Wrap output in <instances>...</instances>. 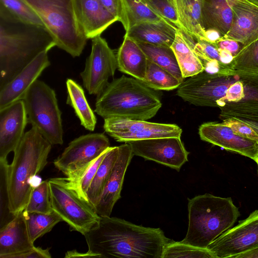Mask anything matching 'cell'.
<instances>
[{
    "label": "cell",
    "mask_w": 258,
    "mask_h": 258,
    "mask_svg": "<svg viewBox=\"0 0 258 258\" xmlns=\"http://www.w3.org/2000/svg\"><path fill=\"white\" fill-rule=\"evenodd\" d=\"M88 251H68L66 257L162 258L171 240L160 228L137 225L116 217H101L86 232Z\"/></svg>",
    "instance_id": "cell-1"
},
{
    "label": "cell",
    "mask_w": 258,
    "mask_h": 258,
    "mask_svg": "<svg viewBox=\"0 0 258 258\" xmlns=\"http://www.w3.org/2000/svg\"><path fill=\"white\" fill-rule=\"evenodd\" d=\"M55 46L44 26L23 22L0 5V89L40 53Z\"/></svg>",
    "instance_id": "cell-2"
},
{
    "label": "cell",
    "mask_w": 258,
    "mask_h": 258,
    "mask_svg": "<svg viewBox=\"0 0 258 258\" xmlns=\"http://www.w3.org/2000/svg\"><path fill=\"white\" fill-rule=\"evenodd\" d=\"M97 96L95 112L104 119L147 120L162 106L152 89L135 78L124 75L109 83Z\"/></svg>",
    "instance_id": "cell-3"
},
{
    "label": "cell",
    "mask_w": 258,
    "mask_h": 258,
    "mask_svg": "<svg viewBox=\"0 0 258 258\" xmlns=\"http://www.w3.org/2000/svg\"><path fill=\"white\" fill-rule=\"evenodd\" d=\"M51 146L32 127L14 152L8 169V193L10 211L14 216L25 209L34 187L31 181L47 164Z\"/></svg>",
    "instance_id": "cell-4"
},
{
    "label": "cell",
    "mask_w": 258,
    "mask_h": 258,
    "mask_svg": "<svg viewBox=\"0 0 258 258\" xmlns=\"http://www.w3.org/2000/svg\"><path fill=\"white\" fill-rule=\"evenodd\" d=\"M188 226L182 242L207 248L232 227L240 212L231 198L205 194L188 199Z\"/></svg>",
    "instance_id": "cell-5"
},
{
    "label": "cell",
    "mask_w": 258,
    "mask_h": 258,
    "mask_svg": "<svg viewBox=\"0 0 258 258\" xmlns=\"http://www.w3.org/2000/svg\"><path fill=\"white\" fill-rule=\"evenodd\" d=\"M36 13L53 37L56 46L79 56L88 40L78 22L74 0H23Z\"/></svg>",
    "instance_id": "cell-6"
},
{
    "label": "cell",
    "mask_w": 258,
    "mask_h": 258,
    "mask_svg": "<svg viewBox=\"0 0 258 258\" xmlns=\"http://www.w3.org/2000/svg\"><path fill=\"white\" fill-rule=\"evenodd\" d=\"M28 121L52 145L63 143L61 111L54 90L37 80L22 99Z\"/></svg>",
    "instance_id": "cell-7"
},
{
    "label": "cell",
    "mask_w": 258,
    "mask_h": 258,
    "mask_svg": "<svg viewBox=\"0 0 258 258\" xmlns=\"http://www.w3.org/2000/svg\"><path fill=\"white\" fill-rule=\"evenodd\" d=\"M48 180L52 208L71 230L84 235L99 222L101 217L94 207L78 193L66 177Z\"/></svg>",
    "instance_id": "cell-8"
},
{
    "label": "cell",
    "mask_w": 258,
    "mask_h": 258,
    "mask_svg": "<svg viewBox=\"0 0 258 258\" xmlns=\"http://www.w3.org/2000/svg\"><path fill=\"white\" fill-rule=\"evenodd\" d=\"M109 147V141L103 133L82 135L71 141L53 164L68 180L74 181Z\"/></svg>",
    "instance_id": "cell-9"
},
{
    "label": "cell",
    "mask_w": 258,
    "mask_h": 258,
    "mask_svg": "<svg viewBox=\"0 0 258 258\" xmlns=\"http://www.w3.org/2000/svg\"><path fill=\"white\" fill-rule=\"evenodd\" d=\"M237 76L234 73H210L204 71L183 80L176 94L196 106L218 107V102L225 96Z\"/></svg>",
    "instance_id": "cell-10"
},
{
    "label": "cell",
    "mask_w": 258,
    "mask_h": 258,
    "mask_svg": "<svg viewBox=\"0 0 258 258\" xmlns=\"http://www.w3.org/2000/svg\"><path fill=\"white\" fill-rule=\"evenodd\" d=\"M116 55L101 35L92 39L91 51L80 74L83 85L91 95H98L109 84L116 69Z\"/></svg>",
    "instance_id": "cell-11"
},
{
    "label": "cell",
    "mask_w": 258,
    "mask_h": 258,
    "mask_svg": "<svg viewBox=\"0 0 258 258\" xmlns=\"http://www.w3.org/2000/svg\"><path fill=\"white\" fill-rule=\"evenodd\" d=\"M104 131L115 141H132L166 137H180L182 129L177 125L121 118L104 119Z\"/></svg>",
    "instance_id": "cell-12"
},
{
    "label": "cell",
    "mask_w": 258,
    "mask_h": 258,
    "mask_svg": "<svg viewBox=\"0 0 258 258\" xmlns=\"http://www.w3.org/2000/svg\"><path fill=\"white\" fill-rule=\"evenodd\" d=\"M258 246V210L239 221L214 240L207 248L216 258H233L243 251Z\"/></svg>",
    "instance_id": "cell-13"
},
{
    "label": "cell",
    "mask_w": 258,
    "mask_h": 258,
    "mask_svg": "<svg viewBox=\"0 0 258 258\" xmlns=\"http://www.w3.org/2000/svg\"><path fill=\"white\" fill-rule=\"evenodd\" d=\"M134 155L140 156L179 171L188 161L189 152L180 137H166L132 141L126 142Z\"/></svg>",
    "instance_id": "cell-14"
},
{
    "label": "cell",
    "mask_w": 258,
    "mask_h": 258,
    "mask_svg": "<svg viewBox=\"0 0 258 258\" xmlns=\"http://www.w3.org/2000/svg\"><path fill=\"white\" fill-rule=\"evenodd\" d=\"M202 140L249 158L255 162L258 157V143L241 137L222 122H209L199 128Z\"/></svg>",
    "instance_id": "cell-15"
},
{
    "label": "cell",
    "mask_w": 258,
    "mask_h": 258,
    "mask_svg": "<svg viewBox=\"0 0 258 258\" xmlns=\"http://www.w3.org/2000/svg\"><path fill=\"white\" fill-rule=\"evenodd\" d=\"M28 122L22 99L0 109V160H7L8 154L15 151Z\"/></svg>",
    "instance_id": "cell-16"
},
{
    "label": "cell",
    "mask_w": 258,
    "mask_h": 258,
    "mask_svg": "<svg viewBox=\"0 0 258 258\" xmlns=\"http://www.w3.org/2000/svg\"><path fill=\"white\" fill-rule=\"evenodd\" d=\"M118 148L117 158L95 207L100 217H110L115 204L120 198L125 172L134 156L128 143H125Z\"/></svg>",
    "instance_id": "cell-17"
},
{
    "label": "cell",
    "mask_w": 258,
    "mask_h": 258,
    "mask_svg": "<svg viewBox=\"0 0 258 258\" xmlns=\"http://www.w3.org/2000/svg\"><path fill=\"white\" fill-rule=\"evenodd\" d=\"M233 12L231 27L223 38L243 45L258 39V6L247 0H228Z\"/></svg>",
    "instance_id": "cell-18"
},
{
    "label": "cell",
    "mask_w": 258,
    "mask_h": 258,
    "mask_svg": "<svg viewBox=\"0 0 258 258\" xmlns=\"http://www.w3.org/2000/svg\"><path fill=\"white\" fill-rule=\"evenodd\" d=\"M50 65L48 52L43 51L0 89V109L22 99L27 90Z\"/></svg>",
    "instance_id": "cell-19"
},
{
    "label": "cell",
    "mask_w": 258,
    "mask_h": 258,
    "mask_svg": "<svg viewBox=\"0 0 258 258\" xmlns=\"http://www.w3.org/2000/svg\"><path fill=\"white\" fill-rule=\"evenodd\" d=\"M76 18L87 39L101 34L117 21L103 6L100 0H74Z\"/></svg>",
    "instance_id": "cell-20"
},
{
    "label": "cell",
    "mask_w": 258,
    "mask_h": 258,
    "mask_svg": "<svg viewBox=\"0 0 258 258\" xmlns=\"http://www.w3.org/2000/svg\"><path fill=\"white\" fill-rule=\"evenodd\" d=\"M34 247L30 237L24 211L0 229L1 258H13Z\"/></svg>",
    "instance_id": "cell-21"
},
{
    "label": "cell",
    "mask_w": 258,
    "mask_h": 258,
    "mask_svg": "<svg viewBox=\"0 0 258 258\" xmlns=\"http://www.w3.org/2000/svg\"><path fill=\"white\" fill-rule=\"evenodd\" d=\"M182 32L187 43L200 59L205 71L210 73H231V66L234 57L231 53L219 48L214 43L196 39Z\"/></svg>",
    "instance_id": "cell-22"
},
{
    "label": "cell",
    "mask_w": 258,
    "mask_h": 258,
    "mask_svg": "<svg viewBox=\"0 0 258 258\" xmlns=\"http://www.w3.org/2000/svg\"><path fill=\"white\" fill-rule=\"evenodd\" d=\"M166 20L136 25L125 31L126 36L137 42L171 47L178 30Z\"/></svg>",
    "instance_id": "cell-23"
},
{
    "label": "cell",
    "mask_w": 258,
    "mask_h": 258,
    "mask_svg": "<svg viewBox=\"0 0 258 258\" xmlns=\"http://www.w3.org/2000/svg\"><path fill=\"white\" fill-rule=\"evenodd\" d=\"M116 58L119 71L141 81L145 79L148 59L136 41L124 35Z\"/></svg>",
    "instance_id": "cell-24"
},
{
    "label": "cell",
    "mask_w": 258,
    "mask_h": 258,
    "mask_svg": "<svg viewBox=\"0 0 258 258\" xmlns=\"http://www.w3.org/2000/svg\"><path fill=\"white\" fill-rule=\"evenodd\" d=\"M184 33L198 40H206L202 25L203 0H171Z\"/></svg>",
    "instance_id": "cell-25"
},
{
    "label": "cell",
    "mask_w": 258,
    "mask_h": 258,
    "mask_svg": "<svg viewBox=\"0 0 258 258\" xmlns=\"http://www.w3.org/2000/svg\"><path fill=\"white\" fill-rule=\"evenodd\" d=\"M233 12L228 0H203L202 21L204 29L218 31L223 37L229 31Z\"/></svg>",
    "instance_id": "cell-26"
},
{
    "label": "cell",
    "mask_w": 258,
    "mask_h": 258,
    "mask_svg": "<svg viewBox=\"0 0 258 258\" xmlns=\"http://www.w3.org/2000/svg\"><path fill=\"white\" fill-rule=\"evenodd\" d=\"M67 104L74 110L81 125L86 130L93 131L97 123L96 117L91 108L82 87L71 79L66 81Z\"/></svg>",
    "instance_id": "cell-27"
},
{
    "label": "cell",
    "mask_w": 258,
    "mask_h": 258,
    "mask_svg": "<svg viewBox=\"0 0 258 258\" xmlns=\"http://www.w3.org/2000/svg\"><path fill=\"white\" fill-rule=\"evenodd\" d=\"M171 47L175 53L184 79L204 71L200 59L187 43L181 30L178 29Z\"/></svg>",
    "instance_id": "cell-28"
},
{
    "label": "cell",
    "mask_w": 258,
    "mask_h": 258,
    "mask_svg": "<svg viewBox=\"0 0 258 258\" xmlns=\"http://www.w3.org/2000/svg\"><path fill=\"white\" fill-rule=\"evenodd\" d=\"M122 15L120 21L125 31L145 22L165 20L153 11L142 0H121Z\"/></svg>",
    "instance_id": "cell-29"
},
{
    "label": "cell",
    "mask_w": 258,
    "mask_h": 258,
    "mask_svg": "<svg viewBox=\"0 0 258 258\" xmlns=\"http://www.w3.org/2000/svg\"><path fill=\"white\" fill-rule=\"evenodd\" d=\"M118 151V146L110 147L108 148L88 189L87 198L94 208L117 158Z\"/></svg>",
    "instance_id": "cell-30"
},
{
    "label": "cell",
    "mask_w": 258,
    "mask_h": 258,
    "mask_svg": "<svg viewBox=\"0 0 258 258\" xmlns=\"http://www.w3.org/2000/svg\"><path fill=\"white\" fill-rule=\"evenodd\" d=\"M137 43L148 60L166 69L181 82L183 81L176 56L171 47Z\"/></svg>",
    "instance_id": "cell-31"
},
{
    "label": "cell",
    "mask_w": 258,
    "mask_h": 258,
    "mask_svg": "<svg viewBox=\"0 0 258 258\" xmlns=\"http://www.w3.org/2000/svg\"><path fill=\"white\" fill-rule=\"evenodd\" d=\"M148 87L157 90H172L182 83L166 69L148 59L145 79L142 81Z\"/></svg>",
    "instance_id": "cell-32"
},
{
    "label": "cell",
    "mask_w": 258,
    "mask_h": 258,
    "mask_svg": "<svg viewBox=\"0 0 258 258\" xmlns=\"http://www.w3.org/2000/svg\"><path fill=\"white\" fill-rule=\"evenodd\" d=\"M24 212L30 237L33 243L37 239L50 232L58 223L63 221L54 211L47 214L26 212L24 210Z\"/></svg>",
    "instance_id": "cell-33"
},
{
    "label": "cell",
    "mask_w": 258,
    "mask_h": 258,
    "mask_svg": "<svg viewBox=\"0 0 258 258\" xmlns=\"http://www.w3.org/2000/svg\"><path fill=\"white\" fill-rule=\"evenodd\" d=\"M231 70L236 74L258 75V39L244 46L233 57Z\"/></svg>",
    "instance_id": "cell-34"
},
{
    "label": "cell",
    "mask_w": 258,
    "mask_h": 258,
    "mask_svg": "<svg viewBox=\"0 0 258 258\" xmlns=\"http://www.w3.org/2000/svg\"><path fill=\"white\" fill-rule=\"evenodd\" d=\"M216 258L208 248H201L171 240L165 246L162 258Z\"/></svg>",
    "instance_id": "cell-35"
},
{
    "label": "cell",
    "mask_w": 258,
    "mask_h": 258,
    "mask_svg": "<svg viewBox=\"0 0 258 258\" xmlns=\"http://www.w3.org/2000/svg\"><path fill=\"white\" fill-rule=\"evenodd\" d=\"M24 211L26 212L44 214L53 211L51 206L48 180L42 181L33 188Z\"/></svg>",
    "instance_id": "cell-36"
},
{
    "label": "cell",
    "mask_w": 258,
    "mask_h": 258,
    "mask_svg": "<svg viewBox=\"0 0 258 258\" xmlns=\"http://www.w3.org/2000/svg\"><path fill=\"white\" fill-rule=\"evenodd\" d=\"M7 160H0V229L5 226L15 217L10 211L8 193V169Z\"/></svg>",
    "instance_id": "cell-37"
},
{
    "label": "cell",
    "mask_w": 258,
    "mask_h": 258,
    "mask_svg": "<svg viewBox=\"0 0 258 258\" xmlns=\"http://www.w3.org/2000/svg\"><path fill=\"white\" fill-rule=\"evenodd\" d=\"M0 5L23 22L44 26L39 16L23 0H0Z\"/></svg>",
    "instance_id": "cell-38"
},
{
    "label": "cell",
    "mask_w": 258,
    "mask_h": 258,
    "mask_svg": "<svg viewBox=\"0 0 258 258\" xmlns=\"http://www.w3.org/2000/svg\"><path fill=\"white\" fill-rule=\"evenodd\" d=\"M108 149L97 158L78 179L74 181H70L67 178L70 184L82 197L87 200L88 199L86 194L88 189Z\"/></svg>",
    "instance_id": "cell-39"
},
{
    "label": "cell",
    "mask_w": 258,
    "mask_h": 258,
    "mask_svg": "<svg viewBox=\"0 0 258 258\" xmlns=\"http://www.w3.org/2000/svg\"><path fill=\"white\" fill-rule=\"evenodd\" d=\"M153 11L179 29L182 27L171 0H142Z\"/></svg>",
    "instance_id": "cell-40"
},
{
    "label": "cell",
    "mask_w": 258,
    "mask_h": 258,
    "mask_svg": "<svg viewBox=\"0 0 258 258\" xmlns=\"http://www.w3.org/2000/svg\"><path fill=\"white\" fill-rule=\"evenodd\" d=\"M220 117L224 120L235 118L258 123V105L221 107Z\"/></svg>",
    "instance_id": "cell-41"
},
{
    "label": "cell",
    "mask_w": 258,
    "mask_h": 258,
    "mask_svg": "<svg viewBox=\"0 0 258 258\" xmlns=\"http://www.w3.org/2000/svg\"><path fill=\"white\" fill-rule=\"evenodd\" d=\"M223 124L230 127L237 135L258 143V132L243 121L235 118L223 120Z\"/></svg>",
    "instance_id": "cell-42"
},
{
    "label": "cell",
    "mask_w": 258,
    "mask_h": 258,
    "mask_svg": "<svg viewBox=\"0 0 258 258\" xmlns=\"http://www.w3.org/2000/svg\"><path fill=\"white\" fill-rule=\"evenodd\" d=\"M235 81L228 88L226 95L218 102L219 108L227 102H236L244 97V87L239 74H237Z\"/></svg>",
    "instance_id": "cell-43"
},
{
    "label": "cell",
    "mask_w": 258,
    "mask_h": 258,
    "mask_svg": "<svg viewBox=\"0 0 258 258\" xmlns=\"http://www.w3.org/2000/svg\"><path fill=\"white\" fill-rule=\"evenodd\" d=\"M214 43L219 48L231 53L234 57L244 46L236 40L223 37Z\"/></svg>",
    "instance_id": "cell-44"
},
{
    "label": "cell",
    "mask_w": 258,
    "mask_h": 258,
    "mask_svg": "<svg viewBox=\"0 0 258 258\" xmlns=\"http://www.w3.org/2000/svg\"><path fill=\"white\" fill-rule=\"evenodd\" d=\"M106 9L117 19L120 21L122 15L121 0H100Z\"/></svg>",
    "instance_id": "cell-45"
},
{
    "label": "cell",
    "mask_w": 258,
    "mask_h": 258,
    "mask_svg": "<svg viewBox=\"0 0 258 258\" xmlns=\"http://www.w3.org/2000/svg\"><path fill=\"white\" fill-rule=\"evenodd\" d=\"M49 248L43 249L35 246L31 250L15 255L13 258H50Z\"/></svg>",
    "instance_id": "cell-46"
},
{
    "label": "cell",
    "mask_w": 258,
    "mask_h": 258,
    "mask_svg": "<svg viewBox=\"0 0 258 258\" xmlns=\"http://www.w3.org/2000/svg\"><path fill=\"white\" fill-rule=\"evenodd\" d=\"M222 37L221 34L215 30L209 29L205 30V38L207 41L215 43Z\"/></svg>",
    "instance_id": "cell-47"
},
{
    "label": "cell",
    "mask_w": 258,
    "mask_h": 258,
    "mask_svg": "<svg viewBox=\"0 0 258 258\" xmlns=\"http://www.w3.org/2000/svg\"><path fill=\"white\" fill-rule=\"evenodd\" d=\"M233 258H258V246L240 253Z\"/></svg>",
    "instance_id": "cell-48"
},
{
    "label": "cell",
    "mask_w": 258,
    "mask_h": 258,
    "mask_svg": "<svg viewBox=\"0 0 258 258\" xmlns=\"http://www.w3.org/2000/svg\"><path fill=\"white\" fill-rule=\"evenodd\" d=\"M244 122L247 123V124L249 125L250 126H251L255 131H256L257 132H258V123L249 121H246V120H243Z\"/></svg>",
    "instance_id": "cell-49"
},
{
    "label": "cell",
    "mask_w": 258,
    "mask_h": 258,
    "mask_svg": "<svg viewBox=\"0 0 258 258\" xmlns=\"http://www.w3.org/2000/svg\"><path fill=\"white\" fill-rule=\"evenodd\" d=\"M258 6V0H247Z\"/></svg>",
    "instance_id": "cell-50"
},
{
    "label": "cell",
    "mask_w": 258,
    "mask_h": 258,
    "mask_svg": "<svg viewBox=\"0 0 258 258\" xmlns=\"http://www.w3.org/2000/svg\"><path fill=\"white\" fill-rule=\"evenodd\" d=\"M255 162L256 163V164L257 165V167H258V157H257L256 160L255 161Z\"/></svg>",
    "instance_id": "cell-51"
}]
</instances>
